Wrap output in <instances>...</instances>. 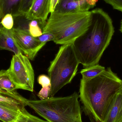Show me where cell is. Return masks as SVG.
<instances>
[{
    "mask_svg": "<svg viewBox=\"0 0 122 122\" xmlns=\"http://www.w3.org/2000/svg\"><path fill=\"white\" fill-rule=\"evenodd\" d=\"M122 80L110 67L92 79L80 80L79 97L91 122H103L112 98L119 92Z\"/></svg>",
    "mask_w": 122,
    "mask_h": 122,
    "instance_id": "cell-1",
    "label": "cell"
},
{
    "mask_svg": "<svg viewBox=\"0 0 122 122\" xmlns=\"http://www.w3.org/2000/svg\"><path fill=\"white\" fill-rule=\"evenodd\" d=\"M91 12L88 29L72 43L77 59L84 68L99 64L114 33L112 20L107 13L100 8Z\"/></svg>",
    "mask_w": 122,
    "mask_h": 122,
    "instance_id": "cell-2",
    "label": "cell"
},
{
    "mask_svg": "<svg viewBox=\"0 0 122 122\" xmlns=\"http://www.w3.org/2000/svg\"><path fill=\"white\" fill-rule=\"evenodd\" d=\"M92 21L91 11L51 13L43 30L52 34L57 44L72 43L88 29Z\"/></svg>",
    "mask_w": 122,
    "mask_h": 122,
    "instance_id": "cell-3",
    "label": "cell"
},
{
    "mask_svg": "<svg viewBox=\"0 0 122 122\" xmlns=\"http://www.w3.org/2000/svg\"><path fill=\"white\" fill-rule=\"evenodd\" d=\"M79 97L75 92L67 97L27 99L26 103L48 122H82Z\"/></svg>",
    "mask_w": 122,
    "mask_h": 122,
    "instance_id": "cell-4",
    "label": "cell"
},
{
    "mask_svg": "<svg viewBox=\"0 0 122 122\" xmlns=\"http://www.w3.org/2000/svg\"><path fill=\"white\" fill-rule=\"evenodd\" d=\"M80 64L72 43L62 45L48 69L51 84L50 97H54L64 86L71 82Z\"/></svg>",
    "mask_w": 122,
    "mask_h": 122,
    "instance_id": "cell-5",
    "label": "cell"
},
{
    "mask_svg": "<svg viewBox=\"0 0 122 122\" xmlns=\"http://www.w3.org/2000/svg\"><path fill=\"white\" fill-rule=\"evenodd\" d=\"M7 70L17 89L33 92L34 71L28 57L22 53L14 54Z\"/></svg>",
    "mask_w": 122,
    "mask_h": 122,
    "instance_id": "cell-6",
    "label": "cell"
},
{
    "mask_svg": "<svg viewBox=\"0 0 122 122\" xmlns=\"http://www.w3.org/2000/svg\"><path fill=\"white\" fill-rule=\"evenodd\" d=\"M14 39L22 53L30 60H34L38 53L46 43H42L37 38L24 31L13 28Z\"/></svg>",
    "mask_w": 122,
    "mask_h": 122,
    "instance_id": "cell-7",
    "label": "cell"
},
{
    "mask_svg": "<svg viewBox=\"0 0 122 122\" xmlns=\"http://www.w3.org/2000/svg\"><path fill=\"white\" fill-rule=\"evenodd\" d=\"M51 0H34L28 13L25 15L29 20H38L46 23L50 13Z\"/></svg>",
    "mask_w": 122,
    "mask_h": 122,
    "instance_id": "cell-8",
    "label": "cell"
},
{
    "mask_svg": "<svg viewBox=\"0 0 122 122\" xmlns=\"http://www.w3.org/2000/svg\"><path fill=\"white\" fill-rule=\"evenodd\" d=\"M122 120V92L112 97L103 122H119Z\"/></svg>",
    "mask_w": 122,
    "mask_h": 122,
    "instance_id": "cell-9",
    "label": "cell"
},
{
    "mask_svg": "<svg viewBox=\"0 0 122 122\" xmlns=\"http://www.w3.org/2000/svg\"><path fill=\"white\" fill-rule=\"evenodd\" d=\"M86 0H60L54 11L65 13L88 11L92 8Z\"/></svg>",
    "mask_w": 122,
    "mask_h": 122,
    "instance_id": "cell-10",
    "label": "cell"
},
{
    "mask_svg": "<svg viewBox=\"0 0 122 122\" xmlns=\"http://www.w3.org/2000/svg\"><path fill=\"white\" fill-rule=\"evenodd\" d=\"M24 105L0 102V120L3 122H13L17 119Z\"/></svg>",
    "mask_w": 122,
    "mask_h": 122,
    "instance_id": "cell-11",
    "label": "cell"
},
{
    "mask_svg": "<svg viewBox=\"0 0 122 122\" xmlns=\"http://www.w3.org/2000/svg\"><path fill=\"white\" fill-rule=\"evenodd\" d=\"M0 50L12 51L15 54L21 53L14 39L12 29L2 27L0 31Z\"/></svg>",
    "mask_w": 122,
    "mask_h": 122,
    "instance_id": "cell-12",
    "label": "cell"
},
{
    "mask_svg": "<svg viewBox=\"0 0 122 122\" xmlns=\"http://www.w3.org/2000/svg\"><path fill=\"white\" fill-rule=\"evenodd\" d=\"M21 0H0V13L1 18L7 14L17 16Z\"/></svg>",
    "mask_w": 122,
    "mask_h": 122,
    "instance_id": "cell-13",
    "label": "cell"
},
{
    "mask_svg": "<svg viewBox=\"0 0 122 122\" xmlns=\"http://www.w3.org/2000/svg\"><path fill=\"white\" fill-rule=\"evenodd\" d=\"M26 100L27 99L19 94L16 91L9 92L0 90V102L26 106Z\"/></svg>",
    "mask_w": 122,
    "mask_h": 122,
    "instance_id": "cell-14",
    "label": "cell"
},
{
    "mask_svg": "<svg viewBox=\"0 0 122 122\" xmlns=\"http://www.w3.org/2000/svg\"><path fill=\"white\" fill-rule=\"evenodd\" d=\"M17 89L15 85L10 78L7 70H0V90L12 92Z\"/></svg>",
    "mask_w": 122,
    "mask_h": 122,
    "instance_id": "cell-15",
    "label": "cell"
},
{
    "mask_svg": "<svg viewBox=\"0 0 122 122\" xmlns=\"http://www.w3.org/2000/svg\"><path fill=\"white\" fill-rule=\"evenodd\" d=\"M105 67L99 64L89 67L84 68L80 71L82 78L85 79H92L98 76L105 71Z\"/></svg>",
    "mask_w": 122,
    "mask_h": 122,
    "instance_id": "cell-16",
    "label": "cell"
},
{
    "mask_svg": "<svg viewBox=\"0 0 122 122\" xmlns=\"http://www.w3.org/2000/svg\"><path fill=\"white\" fill-rule=\"evenodd\" d=\"M46 23L36 19L31 20L29 25V33L34 37L40 36L43 34V29Z\"/></svg>",
    "mask_w": 122,
    "mask_h": 122,
    "instance_id": "cell-17",
    "label": "cell"
},
{
    "mask_svg": "<svg viewBox=\"0 0 122 122\" xmlns=\"http://www.w3.org/2000/svg\"><path fill=\"white\" fill-rule=\"evenodd\" d=\"M13 122H48L29 113L25 109L23 108L18 117Z\"/></svg>",
    "mask_w": 122,
    "mask_h": 122,
    "instance_id": "cell-18",
    "label": "cell"
},
{
    "mask_svg": "<svg viewBox=\"0 0 122 122\" xmlns=\"http://www.w3.org/2000/svg\"><path fill=\"white\" fill-rule=\"evenodd\" d=\"M1 23L3 27L11 30L14 26V19L12 14H7L4 16L1 20Z\"/></svg>",
    "mask_w": 122,
    "mask_h": 122,
    "instance_id": "cell-19",
    "label": "cell"
},
{
    "mask_svg": "<svg viewBox=\"0 0 122 122\" xmlns=\"http://www.w3.org/2000/svg\"><path fill=\"white\" fill-rule=\"evenodd\" d=\"M34 0H21L19 9L18 16L25 15L30 9Z\"/></svg>",
    "mask_w": 122,
    "mask_h": 122,
    "instance_id": "cell-20",
    "label": "cell"
},
{
    "mask_svg": "<svg viewBox=\"0 0 122 122\" xmlns=\"http://www.w3.org/2000/svg\"><path fill=\"white\" fill-rule=\"evenodd\" d=\"M38 83L42 87L51 86V79L49 76L44 74L41 75L37 79Z\"/></svg>",
    "mask_w": 122,
    "mask_h": 122,
    "instance_id": "cell-21",
    "label": "cell"
},
{
    "mask_svg": "<svg viewBox=\"0 0 122 122\" xmlns=\"http://www.w3.org/2000/svg\"><path fill=\"white\" fill-rule=\"evenodd\" d=\"M51 90V86L42 87L38 93L37 95L41 100L46 99L50 98Z\"/></svg>",
    "mask_w": 122,
    "mask_h": 122,
    "instance_id": "cell-22",
    "label": "cell"
},
{
    "mask_svg": "<svg viewBox=\"0 0 122 122\" xmlns=\"http://www.w3.org/2000/svg\"><path fill=\"white\" fill-rule=\"evenodd\" d=\"M39 41L42 43H46L48 41H53L54 36L52 34L49 33H43V34L38 37H36Z\"/></svg>",
    "mask_w": 122,
    "mask_h": 122,
    "instance_id": "cell-23",
    "label": "cell"
},
{
    "mask_svg": "<svg viewBox=\"0 0 122 122\" xmlns=\"http://www.w3.org/2000/svg\"><path fill=\"white\" fill-rule=\"evenodd\" d=\"M110 4L114 9L122 12V0H103Z\"/></svg>",
    "mask_w": 122,
    "mask_h": 122,
    "instance_id": "cell-24",
    "label": "cell"
},
{
    "mask_svg": "<svg viewBox=\"0 0 122 122\" xmlns=\"http://www.w3.org/2000/svg\"><path fill=\"white\" fill-rule=\"evenodd\" d=\"M60 0H51V7H50V13L54 12L55 8Z\"/></svg>",
    "mask_w": 122,
    "mask_h": 122,
    "instance_id": "cell-25",
    "label": "cell"
},
{
    "mask_svg": "<svg viewBox=\"0 0 122 122\" xmlns=\"http://www.w3.org/2000/svg\"><path fill=\"white\" fill-rule=\"evenodd\" d=\"M1 18H1V16L0 15V31L1 29L3 27V26H2L1 23Z\"/></svg>",
    "mask_w": 122,
    "mask_h": 122,
    "instance_id": "cell-26",
    "label": "cell"
},
{
    "mask_svg": "<svg viewBox=\"0 0 122 122\" xmlns=\"http://www.w3.org/2000/svg\"><path fill=\"white\" fill-rule=\"evenodd\" d=\"M120 30L122 33V20L121 22V25H120Z\"/></svg>",
    "mask_w": 122,
    "mask_h": 122,
    "instance_id": "cell-27",
    "label": "cell"
},
{
    "mask_svg": "<svg viewBox=\"0 0 122 122\" xmlns=\"http://www.w3.org/2000/svg\"><path fill=\"white\" fill-rule=\"evenodd\" d=\"M119 91L122 92V86H121V87H120V89L119 90Z\"/></svg>",
    "mask_w": 122,
    "mask_h": 122,
    "instance_id": "cell-28",
    "label": "cell"
},
{
    "mask_svg": "<svg viewBox=\"0 0 122 122\" xmlns=\"http://www.w3.org/2000/svg\"><path fill=\"white\" fill-rule=\"evenodd\" d=\"M0 122H3V121H1V120H0Z\"/></svg>",
    "mask_w": 122,
    "mask_h": 122,
    "instance_id": "cell-29",
    "label": "cell"
},
{
    "mask_svg": "<svg viewBox=\"0 0 122 122\" xmlns=\"http://www.w3.org/2000/svg\"><path fill=\"white\" fill-rule=\"evenodd\" d=\"M78 0V1H81V0Z\"/></svg>",
    "mask_w": 122,
    "mask_h": 122,
    "instance_id": "cell-30",
    "label": "cell"
},
{
    "mask_svg": "<svg viewBox=\"0 0 122 122\" xmlns=\"http://www.w3.org/2000/svg\"><path fill=\"white\" fill-rule=\"evenodd\" d=\"M122 122V121H120V122Z\"/></svg>",
    "mask_w": 122,
    "mask_h": 122,
    "instance_id": "cell-31",
    "label": "cell"
},
{
    "mask_svg": "<svg viewBox=\"0 0 122 122\" xmlns=\"http://www.w3.org/2000/svg\"></svg>",
    "mask_w": 122,
    "mask_h": 122,
    "instance_id": "cell-32",
    "label": "cell"
}]
</instances>
